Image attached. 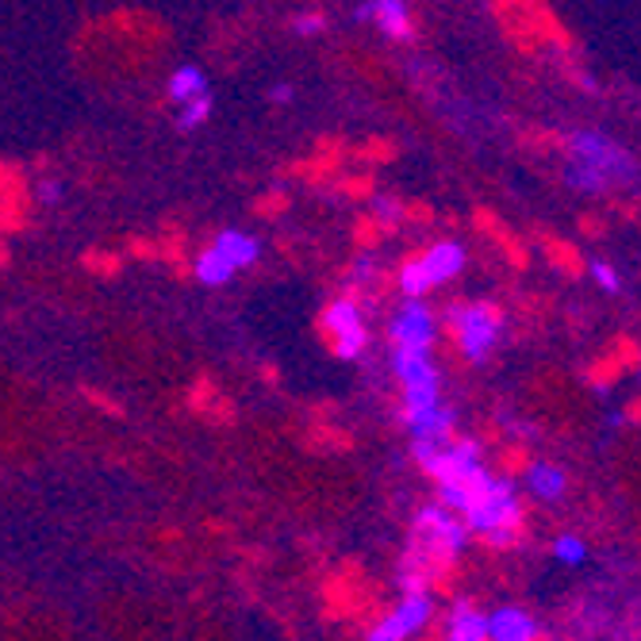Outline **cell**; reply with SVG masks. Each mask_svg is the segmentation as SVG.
Segmentation results:
<instances>
[{
  "instance_id": "6da1fadb",
  "label": "cell",
  "mask_w": 641,
  "mask_h": 641,
  "mask_svg": "<svg viewBox=\"0 0 641 641\" xmlns=\"http://www.w3.org/2000/svg\"><path fill=\"white\" fill-rule=\"evenodd\" d=\"M465 545H469V526L457 511L442 507V503L423 507L415 515L412 550H407V561L404 569H400V584H404L407 592H423L426 576L446 569Z\"/></svg>"
},
{
  "instance_id": "7a4b0ae2",
  "label": "cell",
  "mask_w": 641,
  "mask_h": 641,
  "mask_svg": "<svg viewBox=\"0 0 641 641\" xmlns=\"http://www.w3.org/2000/svg\"><path fill=\"white\" fill-rule=\"evenodd\" d=\"M461 519H465L469 534H476L484 545L511 550L519 542V534H523V503H519L515 484L492 476V484L476 495V503Z\"/></svg>"
},
{
  "instance_id": "3957f363",
  "label": "cell",
  "mask_w": 641,
  "mask_h": 641,
  "mask_svg": "<svg viewBox=\"0 0 641 641\" xmlns=\"http://www.w3.org/2000/svg\"><path fill=\"white\" fill-rule=\"evenodd\" d=\"M446 327H450V338L461 346V354H465L473 365H481L484 357L492 354L495 338H500L503 307L492 304V300H481V304H453L450 315H446Z\"/></svg>"
},
{
  "instance_id": "277c9868",
  "label": "cell",
  "mask_w": 641,
  "mask_h": 641,
  "mask_svg": "<svg viewBox=\"0 0 641 641\" xmlns=\"http://www.w3.org/2000/svg\"><path fill=\"white\" fill-rule=\"evenodd\" d=\"M434 614V600L426 592H407L404 600L392 607L388 614L377 622V627L365 634V641H412L415 634H423V627Z\"/></svg>"
},
{
  "instance_id": "5b68a950",
  "label": "cell",
  "mask_w": 641,
  "mask_h": 641,
  "mask_svg": "<svg viewBox=\"0 0 641 641\" xmlns=\"http://www.w3.org/2000/svg\"><path fill=\"white\" fill-rule=\"evenodd\" d=\"M323 327H327L331 349H335L342 362H357V357H362L369 331H365V319L362 312H357L354 296H342V300L331 304L327 315H323Z\"/></svg>"
},
{
  "instance_id": "8992f818",
  "label": "cell",
  "mask_w": 641,
  "mask_h": 641,
  "mask_svg": "<svg viewBox=\"0 0 641 641\" xmlns=\"http://www.w3.org/2000/svg\"><path fill=\"white\" fill-rule=\"evenodd\" d=\"M434 342V319L423 304H407L392 319V349H431Z\"/></svg>"
},
{
  "instance_id": "52a82bcc",
  "label": "cell",
  "mask_w": 641,
  "mask_h": 641,
  "mask_svg": "<svg viewBox=\"0 0 641 641\" xmlns=\"http://www.w3.org/2000/svg\"><path fill=\"white\" fill-rule=\"evenodd\" d=\"M473 227L481 230L484 238H492V246H500V254L511 265H515V269H526V265H530V250L523 246V238H519L515 230L503 224V219L495 216L492 208H476L473 211Z\"/></svg>"
},
{
  "instance_id": "ba28073f",
  "label": "cell",
  "mask_w": 641,
  "mask_h": 641,
  "mask_svg": "<svg viewBox=\"0 0 641 641\" xmlns=\"http://www.w3.org/2000/svg\"><path fill=\"white\" fill-rule=\"evenodd\" d=\"M357 20H373L384 36L392 39H404V42L415 39V23L412 16H407L404 0H369V4L357 8Z\"/></svg>"
},
{
  "instance_id": "9c48e42d",
  "label": "cell",
  "mask_w": 641,
  "mask_h": 641,
  "mask_svg": "<svg viewBox=\"0 0 641 641\" xmlns=\"http://www.w3.org/2000/svg\"><path fill=\"white\" fill-rule=\"evenodd\" d=\"M542 630L519 607H500V611L489 614V641H538Z\"/></svg>"
},
{
  "instance_id": "30bf717a",
  "label": "cell",
  "mask_w": 641,
  "mask_h": 641,
  "mask_svg": "<svg viewBox=\"0 0 641 641\" xmlns=\"http://www.w3.org/2000/svg\"><path fill=\"white\" fill-rule=\"evenodd\" d=\"M534 238L542 243V250H545V258H550V265H558L565 277H584L588 262H584V254H580L576 246L569 243V238L553 235V230H545V227H538Z\"/></svg>"
},
{
  "instance_id": "8fae6325",
  "label": "cell",
  "mask_w": 641,
  "mask_h": 641,
  "mask_svg": "<svg viewBox=\"0 0 641 641\" xmlns=\"http://www.w3.org/2000/svg\"><path fill=\"white\" fill-rule=\"evenodd\" d=\"M526 492L538 495L542 503L561 500V495L569 492L565 469H558L553 461H534V465H526Z\"/></svg>"
},
{
  "instance_id": "7c38bea8",
  "label": "cell",
  "mask_w": 641,
  "mask_h": 641,
  "mask_svg": "<svg viewBox=\"0 0 641 641\" xmlns=\"http://www.w3.org/2000/svg\"><path fill=\"white\" fill-rule=\"evenodd\" d=\"M446 641H489V614L473 603H457L446 622Z\"/></svg>"
},
{
  "instance_id": "4fadbf2b",
  "label": "cell",
  "mask_w": 641,
  "mask_h": 641,
  "mask_svg": "<svg viewBox=\"0 0 641 641\" xmlns=\"http://www.w3.org/2000/svg\"><path fill=\"white\" fill-rule=\"evenodd\" d=\"M461 265H465V250L457 243H438V246H426L423 250V269L431 277V285H442V280L457 277Z\"/></svg>"
},
{
  "instance_id": "5bb4252c",
  "label": "cell",
  "mask_w": 641,
  "mask_h": 641,
  "mask_svg": "<svg viewBox=\"0 0 641 641\" xmlns=\"http://www.w3.org/2000/svg\"><path fill=\"white\" fill-rule=\"evenodd\" d=\"M211 246H216L219 254H227L235 269H246V265H254V262H258V254H262V243H258V238L246 235V230H235V227L219 230L216 243H211Z\"/></svg>"
},
{
  "instance_id": "9a60e30c",
  "label": "cell",
  "mask_w": 641,
  "mask_h": 641,
  "mask_svg": "<svg viewBox=\"0 0 641 641\" xmlns=\"http://www.w3.org/2000/svg\"><path fill=\"white\" fill-rule=\"evenodd\" d=\"M208 92V73L200 70V66H181L174 77H169V97L177 100V105H189V100L204 97Z\"/></svg>"
},
{
  "instance_id": "2e32d148",
  "label": "cell",
  "mask_w": 641,
  "mask_h": 641,
  "mask_svg": "<svg viewBox=\"0 0 641 641\" xmlns=\"http://www.w3.org/2000/svg\"><path fill=\"white\" fill-rule=\"evenodd\" d=\"M196 277H200V285H208V288L227 285V280L235 277V265H230L227 254H219L216 246H208V250L196 258Z\"/></svg>"
},
{
  "instance_id": "e0dca14e",
  "label": "cell",
  "mask_w": 641,
  "mask_h": 641,
  "mask_svg": "<svg viewBox=\"0 0 641 641\" xmlns=\"http://www.w3.org/2000/svg\"><path fill=\"white\" fill-rule=\"evenodd\" d=\"M519 142H523L526 150H565V154H572V135L550 131V127H523V131H519Z\"/></svg>"
},
{
  "instance_id": "ac0fdd59",
  "label": "cell",
  "mask_w": 641,
  "mask_h": 641,
  "mask_svg": "<svg viewBox=\"0 0 641 641\" xmlns=\"http://www.w3.org/2000/svg\"><path fill=\"white\" fill-rule=\"evenodd\" d=\"M553 558L565 561V565H584V558H588L584 538H576V534H561V538H553Z\"/></svg>"
},
{
  "instance_id": "d6986e66",
  "label": "cell",
  "mask_w": 641,
  "mask_h": 641,
  "mask_svg": "<svg viewBox=\"0 0 641 641\" xmlns=\"http://www.w3.org/2000/svg\"><path fill=\"white\" fill-rule=\"evenodd\" d=\"M208 116H211V92H204V97H196V100H189V105H181L177 127H181V131H196V127H200Z\"/></svg>"
},
{
  "instance_id": "ffe728a7",
  "label": "cell",
  "mask_w": 641,
  "mask_h": 641,
  "mask_svg": "<svg viewBox=\"0 0 641 641\" xmlns=\"http://www.w3.org/2000/svg\"><path fill=\"white\" fill-rule=\"evenodd\" d=\"M293 28H296V36H319V31L327 28V16H323V12H300L293 20Z\"/></svg>"
},
{
  "instance_id": "44dd1931",
  "label": "cell",
  "mask_w": 641,
  "mask_h": 641,
  "mask_svg": "<svg viewBox=\"0 0 641 641\" xmlns=\"http://www.w3.org/2000/svg\"><path fill=\"white\" fill-rule=\"evenodd\" d=\"M576 227H580V235H584V238H603L607 235V224L595 216V211H584V216L576 219Z\"/></svg>"
},
{
  "instance_id": "7402d4cb",
  "label": "cell",
  "mask_w": 641,
  "mask_h": 641,
  "mask_svg": "<svg viewBox=\"0 0 641 641\" xmlns=\"http://www.w3.org/2000/svg\"><path fill=\"white\" fill-rule=\"evenodd\" d=\"M36 196H39L42 208H55V204H62L66 189H62V185H58V181H42L39 189H36Z\"/></svg>"
},
{
  "instance_id": "603a6c76",
  "label": "cell",
  "mask_w": 641,
  "mask_h": 641,
  "mask_svg": "<svg viewBox=\"0 0 641 641\" xmlns=\"http://www.w3.org/2000/svg\"><path fill=\"white\" fill-rule=\"evenodd\" d=\"M592 273H595V280L607 288V293H619V277H614V269L607 262H595L592 265Z\"/></svg>"
},
{
  "instance_id": "cb8c5ba5",
  "label": "cell",
  "mask_w": 641,
  "mask_h": 641,
  "mask_svg": "<svg viewBox=\"0 0 641 641\" xmlns=\"http://www.w3.org/2000/svg\"><path fill=\"white\" fill-rule=\"evenodd\" d=\"M392 142H369V147H365V158H373V161H388L392 158Z\"/></svg>"
},
{
  "instance_id": "d4e9b609",
  "label": "cell",
  "mask_w": 641,
  "mask_h": 641,
  "mask_svg": "<svg viewBox=\"0 0 641 641\" xmlns=\"http://www.w3.org/2000/svg\"><path fill=\"white\" fill-rule=\"evenodd\" d=\"M269 100L273 105H288V100H293V89H288V85H277V89L269 92Z\"/></svg>"
}]
</instances>
